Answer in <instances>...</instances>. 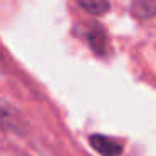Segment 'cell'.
<instances>
[{
    "instance_id": "3957f363",
    "label": "cell",
    "mask_w": 156,
    "mask_h": 156,
    "mask_svg": "<svg viewBox=\"0 0 156 156\" xmlns=\"http://www.w3.org/2000/svg\"><path fill=\"white\" fill-rule=\"evenodd\" d=\"M79 4L91 15H102L109 9V4L106 0H79Z\"/></svg>"
},
{
    "instance_id": "7a4b0ae2",
    "label": "cell",
    "mask_w": 156,
    "mask_h": 156,
    "mask_svg": "<svg viewBox=\"0 0 156 156\" xmlns=\"http://www.w3.org/2000/svg\"><path fill=\"white\" fill-rule=\"evenodd\" d=\"M133 15L138 19H149L156 15V0H133Z\"/></svg>"
},
{
    "instance_id": "6da1fadb",
    "label": "cell",
    "mask_w": 156,
    "mask_h": 156,
    "mask_svg": "<svg viewBox=\"0 0 156 156\" xmlns=\"http://www.w3.org/2000/svg\"><path fill=\"white\" fill-rule=\"evenodd\" d=\"M91 146L102 156H119L122 153V144L112 138L102 134L91 136Z\"/></svg>"
}]
</instances>
